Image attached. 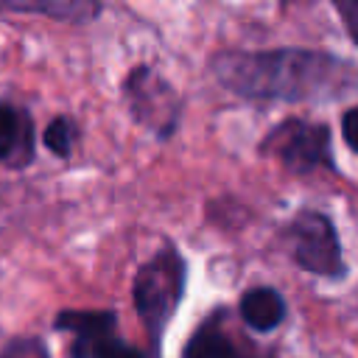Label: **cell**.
Segmentation results:
<instances>
[{
    "mask_svg": "<svg viewBox=\"0 0 358 358\" xmlns=\"http://www.w3.org/2000/svg\"><path fill=\"white\" fill-rule=\"evenodd\" d=\"M213 76L232 92L257 101H322L338 95L347 64L316 50H221Z\"/></svg>",
    "mask_w": 358,
    "mask_h": 358,
    "instance_id": "6da1fadb",
    "label": "cell"
},
{
    "mask_svg": "<svg viewBox=\"0 0 358 358\" xmlns=\"http://www.w3.org/2000/svg\"><path fill=\"white\" fill-rule=\"evenodd\" d=\"M182 288H185V263L173 249H162L137 271L131 296L143 324L154 338H159V333L171 322L182 299Z\"/></svg>",
    "mask_w": 358,
    "mask_h": 358,
    "instance_id": "7a4b0ae2",
    "label": "cell"
},
{
    "mask_svg": "<svg viewBox=\"0 0 358 358\" xmlns=\"http://www.w3.org/2000/svg\"><path fill=\"white\" fill-rule=\"evenodd\" d=\"M123 92L137 123H143L159 137H168L176 129V120H179L176 92L151 67H134L123 84Z\"/></svg>",
    "mask_w": 358,
    "mask_h": 358,
    "instance_id": "3957f363",
    "label": "cell"
},
{
    "mask_svg": "<svg viewBox=\"0 0 358 358\" xmlns=\"http://www.w3.org/2000/svg\"><path fill=\"white\" fill-rule=\"evenodd\" d=\"M291 246H294V260L324 277H341L344 260H341V246L338 235L322 213H302L291 224Z\"/></svg>",
    "mask_w": 358,
    "mask_h": 358,
    "instance_id": "277c9868",
    "label": "cell"
},
{
    "mask_svg": "<svg viewBox=\"0 0 358 358\" xmlns=\"http://www.w3.org/2000/svg\"><path fill=\"white\" fill-rule=\"evenodd\" d=\"M263 148L274 151L288 171L308 173L330 162V131L327 126H319V123L285 120L266 137Z\"/></svg>",
    "mask_w": 358,
    "mask_h": 358,
    "instance_id": "5b68a950",
    "label": "cell"
},
{
    "mask_svg": "<svg viewBox=\"0 0 358 358\" xmlns=\"http://www.w3.org/2000/svg\"><path fill=\"white\" fill-rule=\"evenodd\" d=\"M182 358H271V355L252 352V350L235 344L232 336L221 327V319L213 316L210 322H204L190 336V341L185 344Z\"/></svg>",
    "mask_w": 358,
    "mask_h": 358,
    "instance_id": "8992f818",
    "label": "cell"
},
{
    "mask_svg": "<svg viewBox=\"0 0 358 358\" xmlns=\"http://www.w3.org/2000/svg\"><path fill=\"white\" fill-rule=\"evenodd\" d=\"M31 159V120L25 112L0 101V162L25 165Z\"/></svg>",
    "mask_w": 358,
    "mask_h": 358,
    "instance_id": "52a82bcc",
    "label": "cell"
},
{
    "mask_svg": "<svg viewBox=\"0 0 358 358\" xmlns=\"http://www.w3.org/2000/svg\"><path fill=\"white\" fill-rule=\"evenodd\" d=\"M241 316L252 330L268 333L285 319V302L274 288H252L241 296Z\"/></svg>",
    "mask_w": 358,
    "mask_h": 358,
    "instance_id": "ba28073f",
    "label": "cell"
},
{
    "mask_svg": "<svg viewBox=\"0 0 358 358\" xmlns=\"http://www.w3.org/2000/svg\"><path fill=\"white\" fill-rule=\"evenodd\" d=\"M0 11H17V14H45L56 17L64 22H87L92 20L101 6L98 3H84V0H42V3H8L0 0Z\"/></svg>",
    "mask_w": 358,
    "mask_h": 358,
    "instance_id": "9c48e42d",
    "label": "cell"
},
{
    "mask_svg": "<svg viewBox=\"0 0 358 358\" xmlns=\"http://www.w3.org/2000/svg\"><path fill=\"white\" fill-rule=\"evenodd\" d=\"M117 324V316L112 310H62L53 322L56 330L76 333V341H92L101 336H109Z\"/></svg>",
    "mask_w": 358,
    "mask_h": 358,
    "instance_id": "30bf717a",
    "label": "cell"
},
{
    "mask_svg": "<svg viewBox=\"0 0 358 358\" xmlns=\"http://www.w3.org/2000/svg\"><path fill=\"white\" fill-rule=\"evenodd\" d=\"M73 358H143V352L117 336H101L92 341H73Z\"/></svg>",
    "mask_w": 358,
    "mask_h": 358,
    "instance_id": "8fae6325",
    "label": "cell"
},
{
    "mask_svg": "<svg viewBox=\"0 0 358 358\" xmlns=\"http://www.w3.org/2000/svg\"><path fill=\"white\" fill-rule=\"evenodd\" d=\"M42 137H45V145L56 157H67L73 151V143H76V123L70 117H56V120L48 123Z\"/></svg>",
    "mask_w": 358,
    "mask_h": 358,
    "instance_id": "7c38bea8",
    "label": "cell"
},
{
    "mask_svg": "<svg viewBox=\"0 0 358 358\" xmlns=\"http://www.w3.org/2000/svg\"><path fill=\"white\" fill-rule=\"evenodd\" d=\"M0 358H48V350L39 338H17L0 352Z\"/></svg>",
    "mask_w": 358,
    "mask_h": 358,
    "instance_id": "4fadbf2b",
    "label": "cell"
},
{
    "mask_svg": "<svg viewBox=\"0 0 358 358\" xmlns=\"http://www.w3.org/2000/svg\"><path fill=\"white\" fill-rule=\"evenodd\" d=\"M336 11L341 14L352 42L358 45V0H336Z\"/></svg>",
    "mask_w": 358,
    "mask_h": 358,
    "instance_id": "5bb4252c",
    "label": "cell"
},
{
    "mask_svg": "<svg viewBox=\"0 0 358 358\" xmlns=\"http://www.w3.org/2000/svg\"><path fill=\"white\" fill-rule=\"evenodd\" d=\"M341 131H344L347 145L358 154V106H352V109L344 115V120H341Z\"/></svg>",
    "mask_w": 358,
    "mask_h": 358,
    "instance_id": "9a60e30c",
    "label": "cell"
}]
</instances>
